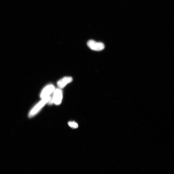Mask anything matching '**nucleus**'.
<instances>
[{"label":"nucleus","mask_w":174,"mask_h":174,"mask_svg":"<svg viewBox=\"0 0 174 174\" xmlns=\"http://www.w3.org/2000/svg\"><path fill=\"white\" fill-rule=\"evenodd\" d=\"M54 94L52 99L48 102L50 103H53L58 105L61 103L63 98V93L61 89H56L54 90Z\"/></svg>","instance_id":"nucleus-2"},{"label":"nucleus","mask_w":174,"mask_h":174,"mask_svg":"<svg viewBox=\"0 0 174 174\" xmlns=\"http://www.w3.org/2000/svg\"><path fill=\"white\" fill-rule=\"evenodd\" d=\"M55 87L52 85H50L46 86L42 90L40 94V97L42 99L49 97L50 96L55 90Z\"/></svg>","instance_id":"nucleus-4"},{"label":"nucleus","mask_w":174,"mask_h":174,"mask_svg":"<svg viewBox=\"0 0 174 174\" xmlns=\"http://www.w3.org/2000/svg\"><path fill=\"white\" fill-rule=\"evenodd\" d=\"M87 45L91 50L96 51H100L104 49L105 45L102 42H96L90 40L87 42Z\"/></svg>","instance_id":"nucleus-3"},{"label":"nucleus","mask_w":174,"mask_h":174,"mask_svg":"<svg viewBox=\"0 0 174 174\" xmlns=\"http://www.w3.org/2000/svg\"><path fill=\"white\" fill-rule=\"evenodd\" d=\"M51 99V97L49 96L42 99V100L39 103H38L31 110L29 114V117H31L36 115L46 103L49 102Z\"/></svg>","instance_id":"nucleus-1"},{"label":"nucleus","mask_w":174,"mask_h":174,"mask_svg":"<svg viewBox=\"0 0 174 174\" xmlns=\"http://www.w3.org/2000/svg\"><path fill=\"white\" fill-rule=\"evenodd\" d=\"M73 78L71 77H65L58 81L57 85L59 89L64 88L68 84L71 82Z\"/></svg>","instance_id":"nucleus-5"},{"label":"nucleus","mask_w":174,"mask_h":174,"mask_svg":"<svg viewBox=\"0 0 174 174\" xmlns=\"http://www.w3.org/2000/svg\"><path fill=\"white\" fill-rule=\"evenodd\" d=\"M69 126L73 129H76L78 127V124L74 121H70L68 123Z\"/></svg>","instance_id":"nucleus-6"}]
</instances>
